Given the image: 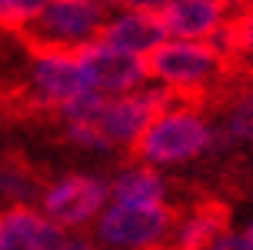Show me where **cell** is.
I'll use <instances>...</instances> for the list:
<instances>
[{
  "mask_svg": "<svg viewBox=\"0 0 253 250\" xmlns=\"http://www.w3.org/2000/svg\"><path fill=\"white\" fill-rule=\"evenodd\" d=\"M216 144V134L210 120L203 117L190 100L177 97L170 107L153 117L147 130L137 137L133 144V157L140 163H150V167H180L203 157L207 150Z\"/></svg>",
  "mask_w": 253,
  "mask_h": 250,
  "instance_id": "1",
  "label": "cell"
},
{
  "mask_svg": "<svg viewBox=\"0 0 253 250\" xmlns=\"http://www.w3.org/2000/svg\"><path fill=\"white\" fill-rule=\"evenodd\" d=\"M147 70L157 84L170 87L183 100H207V90L230 74V60L216 40H177L167 37L147 53Z\"/></svg>",
  "mask_w": 253,
  "mask_h": 250,
  "instance_id": "2",
  "label": "cell"
},
{
  "mask_svg": "<svg viewBox=\"0 0 253 250\" xmlns=\"http://www.w3.org/2000/svg\"><path fill=\"white\" fill-rule=\"evenodd\" d=\"M177 224L167 203H110L97 217V240L114 250H160Z\"/></svg>",
  "mask_w": 253,
  "mask_h": 250,
  "instance_id": "3",
  "label": "cell"
},
{
  "mask_svg": "<svg viewBox=\"0 0 253 250\" xmlns=\"http://www.w3.org/2000/svg\"><path fill=\"white\" fill-rule=\"evenodd\" d=\"M30 57L34 60H30L27 84L34 90L43 117H53L60 107L74 103L77 97H84L90 90H97L87 67L77 57V50H40Z\"/></svg>",
  "mask_w": 253,
  "mask_h": 250,
  "instance_id": "4",
  "label": "cell"
},
{
  "mask_svg": "<svg viewBox=\"0 0 253 250\" xmlns=\"http://www.w3.org/2000/svg\"><path fill=\"white\" fill-rule=\"evenodd\" d=\"M110 197V180L100 174H63L47 184L40 207L60 227H84L100 217Z\"/></svg>",
  "mask_w": 253,
  "mask_h": 250,
  "instance_id": "5",
  "label": "cell"
},
{
  "mask_svg": "<svg viewBox=\"0 0 253 250\" xmlns=\"http://www.w3.org/2000/svg\"><path fill=\"white\" fill-rule=\"evenodd\" d=\"M80 63L87 67L93 87L100 94H126V90L143 87V80L150 77L147 70V57H137V53H126V50H117L103 40H90L77 50Z\"/></svg>",
  "mask_w": 253,
  "mask_h": 250,
  "instance_id": "6",
  "label": "cell"
},
{
  "mask_svg": "<svg viewBox=\"0 0 253 250\" xmlns=\"http://www.w3.org/2000/svg\"><path fill=\"white\" fill-rule=\"evenodd\" d=\"M237 0H170L160 20L167 37L177 40H216L233 17Z\"/></svg>",
  "mask_w": 253,
  "mask_h": 250,
  "instance_id": "7",
  "label": "cell"
},
{
  "mask_svg": "<svg viewBox=\"0 0 253 250\" xmlns=\"http://www.w3.org/2000/svg\"><path fill=\"white\" fill-rule=\"evenodd\" d=\"M63 240V227L30 203L0 207V247L7 250H50Z\"/></svg>",
  "mask_w": 253,
  "mask_h": 250,
  "instance_id": "8",
  "label": "cell"
},
{
  "mask_svg": "<svg viewBox=\"0 0 253 250\" xmlns=\"http://www.w3.org/2000/svg\"><path fill=\"white\" fill-rule=\"evenodd\" d=\"M230 224V207L223 200H197L170 230V237L160 250H210Z\"/></svg>",
  "mask_w": 253,
  "mask_h": 250,
  "instance_id": "9",
  "label": "cell"
},
{
  "mask_svg": "<svg viewBox=\"0 0 253 250\" xmlns=\"http://www.w3.org/2000/svg\"><path fill=\"white\" fill-rule=\"evenodd\" d=\"M103 44H110L117 50H126V53H137V57H147L153 47H160L167 40L164 20L160 13H143V10H120L114 17H107L100 37Z\"/></svg>",
  "mask_w": 253,
  "mask_h": 250,
  "instance_id": "10",
  "label": "cell"
},
{
  "mask_svg": "<svg viewBox=\"0 0 253 250\" xmlns=\"http://www.w3.org/2000/svg\"><path fill=\"white\" fill-rule=\"evenodd\" d=\"M50 184L47 170L24 150H3L0 153V207L13 203H34L43 197Z\"/></svg>",
  "mask_w": 253,
  "mask_h": 250,
  "instance_id": "11",
  "label": "cell"
},
{
  "mask_svg": "<svg viewBox=\"0 0 253 250\" xmlns=\"http://www.w3.org/2000/svg\"><path fill=\"white\" fill-rule=\"evenodd\" d=\"M110 197L117 203H167V184L150 163H137L110 180Z\"/></svg>",
  "mask_w": 253,
  "mask_h": 250,
  "instance_id": "12",
  "label": "cell"
},
{
  "mask_svg": "<svg viewBox=\"0 0 253 250\" xmlns=\"http://www.w3.org/2000/svg\"><path fill=\"white\" fill-rule=\"evenodd\" d=\"M220 50L230 60V74L237 77L240 70H253V7L233 13L223 34L216 37Z\"/></svg>",
  "mask_w": 253,
  "mask_h": 250,
  "instance_id": "13",
  "label": "cell"
},
{
  "mask_svg": "<svg viewBox=\"0 0 253 250\" xmlns=\"http://www.w3.org/2000/svg\"><path fill=\"white\" fill-rule=\"evenodd\" d=\"M223 137L233 144H253V87H247L243 94L230 100Z\"/></svg>",
  "mask_w": 253,
  "mask_h": 250,
  "instance_id": "14",
  "label": "cell"
},
{
  "mask_svg": "<svg viewBox=\"0 0 253 250\" xmlns=\"http://www.w3.org/2000/svg\"><path fill=\"white\" fill-rule=\"evenodd\" d=\"M50 0H0V30L3 34H17L27 27Z\"/></svg>",
  "mask_w": 253,
  "mask_h": 250,
  "instance_id": "15",
  "label": "cell"
},
{
  "mask_svg": "<svg viewBox=\"0 0 253 250\" xmlns=\"http://www.w3.org/2000/svg\"><path fill=\"white\" fill-rule=\"evenodd\" d=\"M210 250H253V237L250 234H230V230H223L210 244Z\"/></svg>",
  "mask_w": 253,
  "mask_h": 250,
  "instance_id": "16",
  "label": "cell"
},
{
  "mask_svg": "<svg viewBox=\"0 0 253 250\" xmlns=\"http://www.w3.org/2000/svg\"><path fill=\"white\" fill-rule=\"evenodd\" d=\"M117 10H143V13H160L170 0H107Z\"/></svg>",
  "mask_w": 253,
  "mask_h": 250,
  "instance_id": "17",
  "label": "cell"
},
{
  "mask_svg": "<svg viewBox=\"0 0 253 250\" xmlns=\"http://www.w3.org/2000/svg\"><path fill=\"white\" fill-rule=\"evenodd\" d=\"M50 250H97L93 247V244H90V240H80V237H63L60 244H57V247H50Z\"/></svg>",
  "mask_w": 253,
  "mask_h": 250,
  "instance_id": "18",
  "label": "cell"
},
{
  "mask_svg": "<svg viewBox=\"0 0 253 250\" xmlns=\"http://www.w3.org/2000/svg\"><path fill=\"white\" fill-rule=\"evenodd\" d=\"M247 234H250V237H253V224H250V230H247Z\"/></svg>",
  "mask_w": 253,
  "mask_h": 250,
  "instance_id": "19",
  "label": "cell"
},
{
  "mask_svg": "<svg viewBox=\"0 0 253 250\" xmlns=\"http://www.w3.org/2000/svg\"><path fill=\"white\" fill-rule=\"evenodd\" d=\"M237 3H240V0H237Z\"/></svg>",
  "mask_w": 253,
  "mask_h": 250,
  "instance_id": "20",
  "label": "cell"
}]
</instances>
